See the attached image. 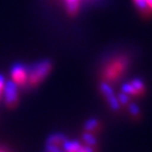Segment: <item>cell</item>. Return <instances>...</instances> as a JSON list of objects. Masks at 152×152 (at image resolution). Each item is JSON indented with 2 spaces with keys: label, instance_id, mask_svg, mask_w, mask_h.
Wrapping results in <instances>:
<instances>
[{
  "label": "cell",
  "instance_id": "1",
  "mask_svg": "<svg viewBox=\"0 0 152 152\" xmlns=\"http://www.w3.org/2000/svg\"><path fill=\"white\" fill-rule=\"evenodd\" d=\"M52 71V62L49 60H41L28 68V79L25 85L34 88L39 85Z\"/></svg>",
  "mask_w": 152,
  "mask_h": 152
},
{
  "label": "cell",
  "instance_id": "2",
  "mask_svg": "<svg viewBox=\"0 0 152 152\" xmlns=\"http://www.w3.org/2000/svg\"><path fill=\"white\" fill-rule=\"evenodd\" d=\"M4 101L5 104L10 108H13L18 103V88L13 80L5 83L4 85Z\"/></svg>",
  "mask_w": 152,
  "mask_h": 152
},
{
  "label": "cell",
  "instance_id": "3",
  "mask_svg": "<svg viewBox=\"0 0 152 152\" xmlns=\"http://www.w3.org/2000/svg\"><path fill=\"white\" fill-rule=\"evenodd\" d=\"M121 91L127 94L128 96H137L145 91V84L141 79H133L129 83H125L121 88Z\"/></svg>",
  "mask_w": 152,
  "mask_h": 152
},
{
  "label": "cell",
  "instance_id": "4",
  "mask_svg": "<svg viewBox=\"0 0 152 152\" xmlns=\"http://www.w3.org/2000/svg\"><path fill=\"white\" fill-rule=\"evenodd\" d=\"M12 80L18 85H25L28 79V68L22 64H15L11 69Z\"/></svg>",
  "mask_w": 152,
  "mask_h": 152
},
{
  "label": "cell",
  "instance_id": "5",
  "mask_svg": "<svg viewBox=\"0 0 152 152\" xmlns=\"http://www.w3.org/2000/svg\"><path fill=\"white\" fill-rule=\"evenodd\" d=\"M99 89H101V92L103 94V96L107 98L110 108L113 110H119L120 109V102H119L115 92H114L113 89L110 88V85L108 83H102L101 86H99Z\"/></svg>",
  "mask_w": 152,
  "mask_h": 152
},
{
  "label": "cell",
  "instance_id": "6",
  "mask_svg": "<svg viewBox=\"0 0 152 152\" xmlns=\"http://www.w3.org/2000/svg\"><path fill=\"white\" fill-rule=\"evenodd\" d=\"M125 68V64L122 61H115V62H111V65H109L107 67L105 74L107 77L110 79H115L118 77V74H120Z\"/></svg>",
  "mask_w": 152,
  "mask_h": 152
},
{
  "label": "cell",
  "instance_id": "7",
  "mask_svg": "<svg viewBox=\"0 0 152 152\" xmlns=\"http://www.w3.org/2000/svg\"><path fill=\"white\" fill-rule=\"evenodd\" d=\"M82 147V144L77 140H66L64 144H62V148L66 151V152H78L79 148Z\"/></svg>",
  "mask_w": 152,
  "mask_h": 152
},
{
  "label": "cell",
  "instance_id": "8",
  "mask_svg": "<svg viewBox=\"0 0 152 152\" xmlns=\"http://www.w3.org/2000/svg\"><path fill=\"white\" fill-rule=\"evenodd\" d=\"M67 140V138L64 135V134H60V133H54L49 137L47 144H53V145H58V146H62V144Z\"/></svg>",
  "mask_w": 152,
  "mask_h": 152
},
{
  "label": "cell",
  "instance_id": "9",
  "mask_svg": "<svg viewBox=\"0 0 152 152\" xmlns=\"http://www.w3.org/2000/svg\"><path fill=\"white\" fill-rule=\"evenodd\" d=\"M98 126H99V124H98V121L96 119H90V120H88L85 122L84 129H85V132H94V131H96L98 128Z\"/></svg>",
  "mask_w": 152,
  "mask_h": 152
},
{
  "label": "cell",
  "instance_id": "10",
  "mask_svg": "<svg viewBox=\"0 0 152 152\" xmlns=\"http://www.w3.org/2000/svg\"><path fill=\"white\" fill-rule=\"evenodd\" d=\"M83 140H84L85 145H89V146H92V147H95V146L97 145V140H96V138L91 134V132H85V133L83 134Z\"/></svg>",
  "mask_w": 152,
  "mask_h": 152
},
{
  "label": "cell",
  "instance_id": "11",
  "mask_svg": "<svg viewBox=\"0 0 152 152\" xmlns=\"http://www.w3.org/2000/svg\"><path fill=\"white\" fill-rule=\"evenodd\" d=\"M134 3L137 5V7L141 11V12H148V4L146 0H134Z\"/></svg>",
  "mask_w": 152,
  "mask_h": 152
},
{
  "label": "cell",
  "instance_id": "12",
  "mask_svg": "<svg viewBox=\"0 0 152 152\" xmlns=\"http://www.w3.org/2000/svg\"><path fill=\"white\" fill-rule=\"evenodd\" d=\"M128 110H129V113L132 114L133 116H138L139 113H140V109H139V107H138L135 103H131V104L128 105Z\"/></svg>",
  "mask_w": 152,
  "mask_h": 152
},
{
  "label": "cell",
  "instance_id": "13",
  "mask_svg": "<svg viewBox=\"0 0 152 152\" xmlns=\"http://www.w3.org/2000/svg\"><path fill=\"white\" fill-rule=\"evenodd\" d=\"M118 99H119L120 104H127L128 101H129V96H128L127 94H125V92L121 91V92L119 94V96H118Z\"/></svg>",
  "mask_w": 152,
  "mask_h": 152
},
{
  "label": "cell",
  "instance_id": "14",
  "mask_svg": "<svg viewBox=\"0 0 152 152\" xmlns=\"http://www.w3.org/2000/svg\"><path fill=\"white\" fill-rule=\"evenodd\" d=\"M4 85H5V78L3 74H0V96H1V92L4 90Z\"/></svg>",
  "mask_w": 152,
  "mask_h": 152
},
{
  "label": "cell",
  "instance_id": "15",
  "mask_svg": "<svg viewBox=\"0 0 152 152\" xmlns=\"http://www.w3.org/2000/svg\"><path fill=\"white\" fill-rule=\"evenodd\" d=\"M146 1H147V4H148V7L152 9V0H146Z\"/></svg>",
  "mask_w": 152,
  "mask_h": 152
}]
</instances>
